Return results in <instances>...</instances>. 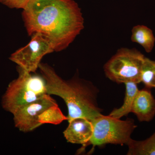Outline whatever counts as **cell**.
<instances>
[{"mask_svg": "<svg viewBox=\"0 0 155 155\" xmlns=\"http://www.w3.org/2000/svg\"><path fill=\"white\" fill-rule=\"evenodd\" d=\"M64 136L68 142L86 146L93 133L91 121L84 118H77L68 121Z\"/></svg>", "mask_w": 155, "mask_h": 155, "instance_id": "ba28073f", "label": "cell"}, {"mask_svg": "<svg viewBox=\"0 0 155 155\" xmlns=\"http://www.w3.org/2000/svg\"><path fill=\"white\" fill-rule=\"evenodd\" d=\"M131 32V41L140 45L147 53L152 51L155 38L151 29L145 25H138L134 26Z\"/></svg>", "mask_w": 155, "mask_h": 155, "instance_id": "30bf717a", "label": "cell"}, {"mask_svg": "<svg viewBox=\"0 0 155 155\" xmlns=\"http://www.w3.org/2000/svg\"><path fill=\"white\" fill-rule=\"evenodd\" d=\"M30 0H0V3L10 8L24 9Z\"/></svg>", "mask_w": 155, "mask_h": 155, "instance_id": "5bb4252c", "label": "cell"}, {"mask_svg": "<svg viewBox=\"0 0 155 155\" xmlns=\"http://www.w3.org/2000/svg\"><path fill=\"white\" fill-rule=\"evenodd\" d=\"M13 115L15 127L25 133L44 124L58 125L67 120L55 100L48 94L20 108Z\"/></svg>", "mask_w": 155, "mask_h": 155, "instance_id": "277c9868", "label": "cell"}, {"mask_svg": "<svg viewBox=\"0 0 155 155\" xmlns=\"http://www.w3.org/2000/svg\"><path fill=\"white\" fill-rule=\"evenodd\" d=\"M54 52L49 41L41 34L35 33L28 44L14 52L9 59L25 71L35 73L43 58Z\"/></svg>", "mask_w": 155, "mask_h": 155, "instance_id": "52a82bcc", "label": "cell"}, {"mask_svg": "<svg viewBox=\"0 0 155 155\" xmlns=\"http://www.w3.org/2000/svg\"><path fill=\"white\" fill-rule=\"evenodd\" d=\"M125 84L126 91L123 104L120 108L114 109L109 115L116 119H120L131 112L134 101L139 91L137 87V84L128 82L125 83Z\"/></svg>", "mask_w": 155, "mask_h": 155, "instance_id": "8fae6325", "label": "cell"}, {"mask_svg": "<svg viewBox=\"0 0 155 155\" xmlns=\"http://www.w3.org/2000/svg\"><path fill=\"white\" fill-rule=\"evenodd\" d=\"M145 58L136 49L121 48L105 64V74L117 83H140Z\"/></svg>", "mask_w": 155, "mask_h": 155, "instance_id": "5b68a950", "label": "cell"}, {"mask_svg": "<svg viewBox=\"0 0 155 155\" xmlns=\"http://www.w3.org/2000/svg\"><path fill=\"white\" fill-rule=\"evenodd\" d=\"M150 88L139 91L131 108V113L140 122H150L155 116V99Z\"/></svg>", "mask_w": 155, "mask_h": 155, "instance_id": "9c48e42d", "label": "cell"}, {"mask_svg": "<svg viewBox=\"0 0 155 155\" xmlns=\"http://www.w3.org/2000/svg\"><path fill=\"white\" fill-rule=\"evenodd\" d=\"M141 82L146 87L155 88V61L146 57L142 69Z\"/></svg>", "mask_w": 155, "mask_h": 155, "instance_id": "4fadbf2b", "label": "cell"}, {"mask_svg": "<svg viewBox=\"0 0 155 155\" xmlns=\"http://www.w3.org/2000/svg\"><path fill=\"white\" fill-rule=\"evenodd\" d=\"M18 76L9 84L3 96L2 105L12 114L48 94L45 81L41 75H32L17 67Z\"/></svg>", "mask_w": 155, "mask_h": 155, "instance_id": "3957f363", "label": "cell"}, {"mask_svg": "<svg viewBox=\"0 0 155 155\" xmlns=\"http://www.w3.org/2000/svg\"><path fill=\"white\" fill-rule=\"evenodd\" d=\"M22 17L28 35L41 34L56 52L66 49L84 28L82 12L74 0H30Z\"/></svg>", "mask_w": 155, "mask_h": 155, "instance_id": "6da1fadb", "label": "cell"}, {"mask_svg": "<svg viewBox=\"0 0 155 155\" xmlns=\"http://www.w3.org/2000/svg\"><path fill=\"white\" fill-rule=\"evenodd\" d=\"M91 122L93 133L87 146L92 145L94 147L108 144L127 145L137 127L132 119L122 120L103 114Z\"/></svg>", "mask_w": 155, "mask_h": 155, "instance_id": "8992f818", "label": "cell"}, {"mask_svg": "<svg viewBox=\"0 0 155 155\" xmlns=\"http://www.w3.org/2000/svg\"><path fill=\"white\" fill-rule=\"evenodd\" d=\"M128 155H155V132L148 138L141 141L130 139L127 145Z\"/></svg>", "mask_w": 155, "mask_h": 155, "instance_id": "7c38bea8", "label": "cell"}, {"mask_svg": "<svg viewBox=\"0 0 155 155\" xmlns=\"http://www.w3.org/2000/svg\"><path fill=\"white\" fill-rule=\"evenodd\" d=\"M38 69L45 81L48 94L58 96L66 103L68 121L77 118L91 121L102 115L97 103L98 90L91 82L76 75L64 80L47 64L41 63Z\"/></svg>", "mask_w": 155, "mask_h": 155, "instance_id": "7a4b0ae2", "label": "cell"}]
</instances>
